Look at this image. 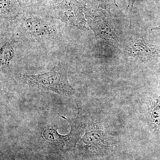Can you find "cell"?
<instances>
[{"label": "cell", "instance_id": "3", "mask_svg": "<svg viewBox=\"0 0 160 160\" xmlns=\"http://www.w3.org/2000/svg\"><path fill=\"white\" fill-rule=\"evenodd\" d=\"M42 9L37 11H24L17 18L25 35L37 41L55 39L59 34L57 27L47 18Z\"/></svg>", "mask_w": 160, "mask_h": 160}, {"label": "cell", "instance_id": "12", "mask_svg": "<svg viewBox=\"0 0 160 160\" xmlns=\"http://www.w3.org/2000/svg\"><path fill=\"white\" fill-rule=\"evenodd\" d=\"M151 30H160V25L159 26H157V27H153V28H152Z\"/></svg>", "mask_w": 160, "mask_h": 160}, {"label": "cell", "instance_id": "9", "mask_svg": "<svg viewBox=\"0 0 160 160\" xmlns=\"http://www.w3.org/2000/svg\"><path fill=\"white\" fill-rule=\"evenodd\" d=\"M14 54V49L12 43L9 41L1 42L0 55L1 68H5L9 66Z\"/></svg>", "mask_w": 160, "mask_h": 160}, {"label": "cell", "instance_id": "2", "mask_svg": "<svg viewBox=\"0 0 160 160\" xmlns=\"http://www.w3.org/2000/svg\"><path fill=\"white\" fill-rule=\"evenodd\" d=\"M86 6L78 0H47L42 9L49 17L84 30L87 29L84 14Z\"/></svg>", "mask_w": 160, "mask_h": 160}, {"label": "cell", "instance_id": "7", "mask_svg": "<svg viewBox=\"0 0 160 160\" xmlns=\"http://www.w3.org/2000/svg\"><path fill=\"white\" fill-rule=\"evenodd\" d=\"M148 126L152 133L160 134V96H155L148 100L146 105Z\"/></svg>", "mask_w": 160, "mask_h": 160}, {"label": "cell", "instance_id": "4", "mask_svg": "<svg viewBox=\"0 0 160 160\" xmlns=\"http://www.w3.org/2000/svg\"><path fill=\"white\" fill-rule=\"evenodd\" d=\"M78 112L74 118L68 119L61 116L66 120L70 126V131L66 135H61L58 132L56 126L45 127L42 132V137L52 148L60 151H67L76 148L81 138L82 130V111L78 106Z\"/></svg>", "mask_w": 160, "mask_h": 160}, {"label": "cell", "instance_id": "6", "mask_svg": "<svg viewBox=\"0 0 160 160\" xmlns=\"http://www.w3.org/2000/svg\"><path fill=\"white\" fill-rule=\"evenodd\" d=\"M122 46L123 54L126 56L149 58L158 56L160 50L149 41L141 38H126Z\"/></svg>", "mask_w": 160, "mask_h": 160}, {"label": "cell", "instance_id": "5", "mask_svg": "<svg viewBox=\"0 0 160 160\" xmlns=\"http://www.w3.org/2000/svg\"><path fill=\"white\" fill-rule=\"evenodd\" d=\"M106 139V134L102 124L90 123L85 134L79 141L77 148L81 153L94 155L105 149Z\"/></svg>", "mask_w": 160, "mask_h": 160}, {"label": "cell", "instance_id": "10", "mask_svg": "<svg viewBox=\"0 0 160 160\" xmlns=\"http://www.w3.org/2000/svg\"><path fill=\"white\" fill-rule=\"evenodd\" d=\"M47 0H18L24 11H37L42 9Z\"/></svg>", "mask_w": 160, "mask_h": 160}, {"label": "cell", "instance_id": "1", "mask_svg": "<svg viewBox=\"0 0 160 160\" xmlns=\"http://www.w3.org/2000/svg\"><path fill=\"white\" fill-rule=\"evenodd\" d=\"M68 70L67 64L60 62L47 72L36 75L17 74L15 78L32 90L52 92L69 98L75 91L68 81Z\"/></svg>", "mask_w": 160, "mask_h": 160}, {"label": "cell", "instance_id": "8", "mask_svg": "<svg viewBox=\"0 0 160 160\" xmlns=\"http://www.w3.org/2000/svg\"><path fill=\"white\" fill-rule=\"evenodd\" d=\"M1 20L11 21L15 20L23 12L18 0H1Z\"/></svg>", "mask_w": 160, "mask_h": 160}, {"label": "cell", "instance_id": "11", "mask_svg": "<svg viewBox=\"0 0 160 160\" xmlns=\"http://www.w3.org/2000/svg\"><path fill=\"white\" fill-rule=\"evenodd\" d=\"M87 1L89 5L93 8L109 9L116 5L114 0H87Z\"/></svg>", "mask_w": 160, "mask_h": 160}]
</instances>
